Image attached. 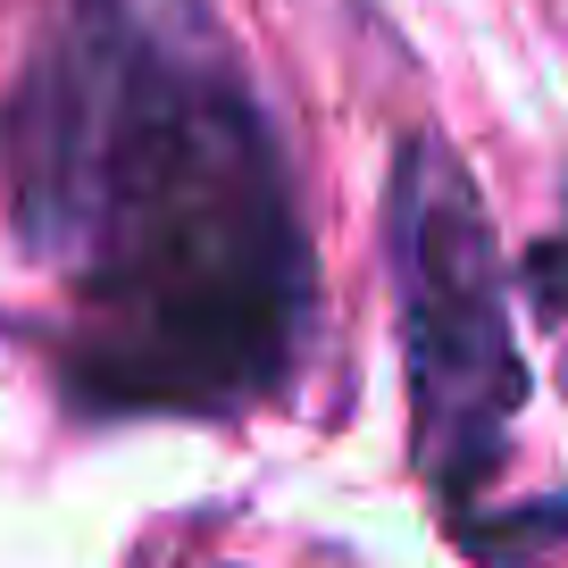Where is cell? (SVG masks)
<instances>
[{"label": "cell", "mask_w": 568, "mask_h": 568, "mask_svg": "<svg viewBox=\"0 0 568 568\" xmlns=\"http://www.w3.org/2000/svg\"><path fill=\"white\" fill-rule=\"evenodd\" d=\"M18 234L92 409H243L318 326L293 168L201 0H68L18 101Z\"/></svg>", "instance_id": "cell-1"}, {"label": "cell", "mask_w": 568, "mask_h": 568, "mask_svg": "<svg viewBox=\"0 0 568 568\" xmlns=\"http://www.w3.org/2000/svg\"><path fill=\"white\" fill-rule=\"evenodd\" d=\"M385 260L393 310H402L409 452L460 527L510 460V426L527 409V352H518V302L494 210L435 134H409L393 151Z\"/></svg>", "instance_id": "cell-2"}, {"label": "cell", "mask_w": 568, "mask_h": 568, "mask_svg": "<svg viewBox=\"0 0 568 568\" xmlns=\"http://www.w3.org/2000/svg\"><path fill=\"white\" fill-rule=\"evenodd\" d=\"M527 302H535V318L551 326V343H560V368H568V226L544 234V243L527 251Z\"/></svg>", "instance_id": "cell-3"}]
</instances>
